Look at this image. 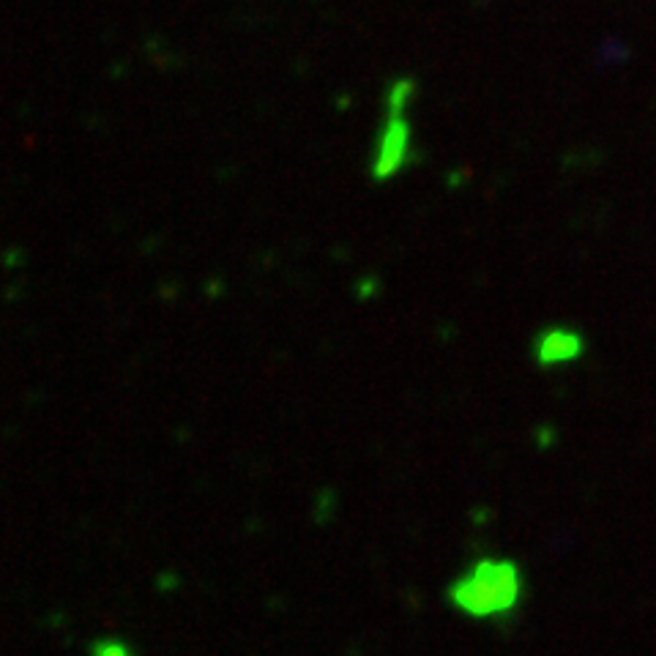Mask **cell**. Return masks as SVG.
I'll use <instances>...</instances> for the list:
<instances>
[{
  "mask_svg": "<svg viewBox=\"0 0 656 656\" xmlns=\"http://www.w3.org/2000/svg\"><path fill=\"white\" fill-rule=\"evenodd\" d=\"M413 99H416V83H413L411 77H400V80H394L386 94L389 116H403Z\"/></svg>",
  "mask_w": 656,
  "mask_h": 656,
  "instance_id": "277c9868",
  "label": "cell"
},
{
  "mask_svg": "<svg viewBox=\"0 0 656 656\" xmlns=\"http://www.w3.org/2000/svg\"><path fill=\"white\" fill-rule=\"evenodd\" d=\"M96 656H129V652L123 646H118V643H99L96 646Z\"/></svg>",
  "mask_w": 656,
  "mask_h": 656,
  "instance_id": "5b68a950",
  "label": "cell"
},
{
  "mask_svg": "<svg viewBox=\"0 0 656 656\" xmlns=\"http://www.w3.org/2000/svg\"><path fill=\"white\" fill-rule=\"evenodd\" d=\"M413 151V132L411 123L405 121V116H389V121L383 123L381 134L375 143V156H372V178L389 181L411 162Z\"/></svg>",
  "mask_w": 656,
  "mask_h": 656,
  "instance_id": "7a4b0ae2",
  "label": "cell"
},
{
  "mask_svg": "<svg viewBox=\"0 0 656 656\" xmlns=\"http://www.w3.org/2000/svg\"><path fill=\"white\" fill-rule=\"evenodd\" d=\"M523 593V575L514 561L506 558H484L473 564L466 577L449 588V599L460 613L471 619H492L512 613Z\"/></svg>",
  "mask_w": 656,
  "mask_h": 656,
  "instance_id": "6da1fadb",
  "label": "cell"
},
{
  "mask_svg": "<svg viewBox=\"0 0 656 656\" xmlns=\"http://www.w3.org/2000/svg\"><path fill=\"white\" fill-rule=\"evenodd\" d=\"M536 361L539 367H558L569 364V361L580 359L586 342L572 328H547L536 339Z\"/></svg>",
  "mask_w": 656,
  "mask_h": 656,
  "instance_id": "3957f363",
  "label": "cell"
}]
</instances>
